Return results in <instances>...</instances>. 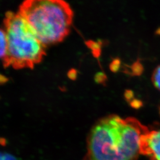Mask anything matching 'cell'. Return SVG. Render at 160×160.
I'll list each match as a JSON object with an SVG mask.
<instances>
[{
  "label": "cell",
  "instance_id": "cell-5",
  "mask_svg": "<svg viewBox=\"0 0 160 160\" xmlns=\"http://www.w3.org/2000/svg\"><path fill=\"white\" fill-rule=\"evenodd\" d=\"M7 48L8 42L6 32L4 30L0 29V59L3 60L6 58Z\"/></svg>",
  "mask_w": 160,
  "mask_h": 160
},
{
  "label": "cell",
  "instance_id": "cell-6",
  "mask_svg": "<svg viewBox=\"0 0 160 160\" xmlns=\"http://www.w3.org/2000/svg\"><path fill=\"white\" fill-rule=\"evenodd\" d=\"M86 45L92 50V53L94 57L98 58L101 55L102 43L88 40L86 42Z\"/></svg>",
  "mask_w": 160,
  "mask_h": 160
},
{
  "label": "cell",
  "instance_id": "cell-4",
  "mask_svg": "<svg viewBox=\"0 0 160 160\" xmlns=\"http://www.w3.org/2000/svg\"><path fill=\"white\" fill-rule=\"evenodd\" d=\"M140 152L160 160V130L148 132L141 138Z\"/></svg>",
  "mask_w": 160,
  "mask_h": 160
},
{
  "label": "cell",
  "instance_id": "cell-10",
  "mask_svg": "<svg viewBox=\"0 0 160 160\" xmlns=\"http://www.w3.org/2000/svg\"><path fill=\"white\" fill-rule=\"evenodd\" d=\"M107 77L102 72H97L94 77L95 82L98 84H101L104 85L106 84V82L107 81Z\"/></svg>",
  "mask_w": 160,
  "mask_h": 160
},
{
  "label": "cell",
  "instance_id": "cell-14",
  "mask_svg": "<svg viewBox=\"0 0 160 160\" xmlns=\"http://www.w3.org/2000/svg\"><path fill=\"white\" fill-rule=\"evenodd\" d=\"M69 77L71 79V80H75L77 78V71L75 69H72L71 71H69L68 73Z\"/></svg>",
  "mask_w": 160,
  "mask_h": 160
},
{
  "label": "cell",
  "instance_id": "cell-3",
  "mask_svg": "<svg viewBox=\"0 0 160 160\" xmlns=\"http://www.w3.org/2000/svg\"><path fill=\"white\" fill-rule=\"evenodd\" d=\"M4 23L8 42L4 67L16 69L33 68L45 57L46 46L18 12H7Z\"/></svg>",
  "mask_w": 160,
  "mask_h": 160
},
{
  "label": "cell",
  "instance_id": "cell-7",
  "mask_svg": "<svg viewBox=\"0 0 160 160\" xmlns=\"http://www.w3.org/2000/svg\"><path fill=\"white\" fill-rule=\"evenodd\" d=\"M143 71V65L139 60H138L130 66V71L129 72V74L135 76H139L142 74Z\"/></svg>",
  "mask_w": 160,
  "mask_h": 160
},
{
  "label": "cell",
  "instance_id": "cell-13",
  "mask_svg": "<svg viewBox=\"0 0 160 160\" xmlns=\"http://www.w3.org/2000/svg\"><path fill=\"white\" fill-rule=\"evenodd\" d=\"M124 97L126 101L130 102L134 98V93L131 90H126L124 94Z\"/></svg>",
  "mask_w": 160,
  "mask_h": 160
},
{
  "label": "cell",
  "instance_id": "cell-16",
  "mask_svg": "<svg viewBox=\"0 0 160 160\" xmlns=\"http://www.w3.org/2000/svg\"></svg>",
  "mask_w": 160,
  "mask_h": 160
},
{
  "label": "cell",
  "instance_id": "cell-12",
  "mask_svg": "<svg viewBox=\"0 0 160 160\" xmlns=\"http://www.w3.org/2000/svg\"><path fill=\"white\" fill-rule=\"evenodd\" d=\"M0 160H17L16 157L13 155L8 154V153H4L0 152Z\"/></svg>",
  "mask_w": 160,
  "mask_h": 160
},
{
  "label": "cell",
  "instance_id": "cell-8",
  "mask_svg": "<svg viewBox=\"0 0 160 160\" xmlns=\"http://www.w3.org/2000/svg\"><path fill=\"white\" fill-rule=\"evenodd\" d=\"M152 81L154 86L160 91V65L155 69L152 75Z\"/></svg>",
  "mask_w": 160,
  "mask_h": 160
},
{
  "label": "cell",
  "instance_id": "cell-2",
  "mask_svg": "<svg viewBox=\"0 0 160 160\" xmlns=\"http://www.w3.org/2000/svg\"><path fill=\"white\" fill-rule=\"evenodd\" d=\"M18 12L46 47L64 40L69 33L74 17L71 6L61 0L26 1L20 6Z\"/></svg>",
  "mask_w": 160,
  "mask_h": 160
},
{
  "label": "cell",
  "instance_id": "cell-15",
  "mask_svg": "<svg viewBox=\"0 0 160 160\" xmlns=\"http://www.w3.org/2000/svg\"><path fill=\"white\" fill-rule=\"evenodd\" d=\"M155 33H156L157 34H158V35H160V28H158L157 30H156V32H155Z\"/></svg>",
  "mask_w": 160,
  "mask_h": 160
},
{
  "label": "cell",
  "instance_id": "cell-9",
  "mask_svg": "<svg viewBox=\"0 0 160 160\" xmlns=\"http://www.w3.org/2000/svg\"><path fill=\"white\" fill-rule=\"evenodd\" d=\"M120 59L119 58H115L110 64V69L113 72H117L120 69Z\"/></svg>",
  "mask_w": 160,
  "mask_h": 160
},
{
  "label": "cell",
  "instance_id": "cell-11",
  "mask_svg": "<svg viewBox=\"0 0 160 160\" xmlns=\"http://www.w3.org/2000/svg\"><path fill=\"white\" fill-rule=\"evenodd\" d=\"M129 104L131 106L132 108L135 109H140L142 106H143V103L141 100L137 99V98H133L132 100H131L129 102Z\"/></svg>",
  "mask_w": 160,
  "mask_h": 160
},
{
  "label": "cell",
  "instance_id": "cell-1",
  "mask_svg": "<svg viewBox=\"0 0 160 160\" xmlns=\"http://www.w3.org/2000/svg\"><path fill=\"white\" fill-rule=\"evenodd\" d=\"M147 128L135 118L111 115L98 120L87 139L88 160H135Z\"/></svg>",
  "mask_w": 160,
  "mask_h": 160
}]
</instances>
